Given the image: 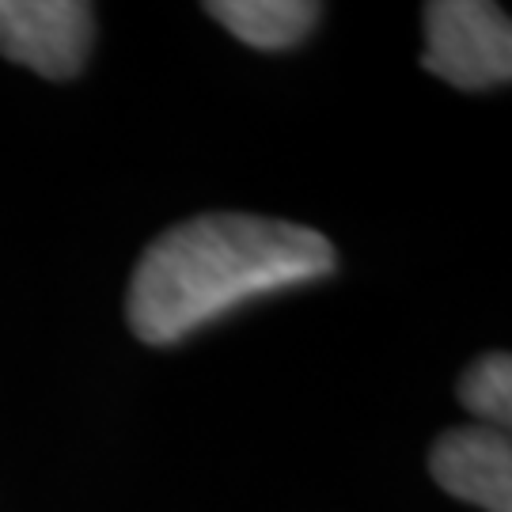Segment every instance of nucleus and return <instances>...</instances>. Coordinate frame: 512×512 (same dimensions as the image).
I'll use <instances>...</instances> for the list:
<instances>
[{
	"label": "nucleus",
	"instance_id": "obj_1",
	"mask_svg": "<svg viewBox=\"0 0 512 512\" xmlns=\"http://www.w3.org/2000/svg\"><path fill=\"white\" fill-rule=\"evenodd\" d=\"M330 239L293 220L205 213L152 239L129 277V330L171 346L243 300L334 274Z\"/></svg>",
	"mask_w": 512,
	"mask_h": 512
},
{
	"label": "nucleus",
	"instance_id": "obj_2",
	"mask_svg": "<svg viewBox=\"0 0 512 512\" xmlns=\"http://www.w3.org/2000/svg\"><path fill=\"white\" fill-rule=\"evenodd\" d=\"M421 65L463 92L509 84L512 23L505 8L486 0H433L425 4Z\"/></svg>",
	"mask_w": 512,
	"mask_h": 512
},
{
	"label": "nucleus",
	"instance_id": "obj_3",
	"mask_svg": "<svg viewBox=\"0 0 512 512\" xmlns=\"http://www.w3.org/2000/svg\"><path fill=\"white\" fill-rule=\"evenodd\" d=\"M92 38L95 8L84 0H0V54L38 76H76Z\"/></svg>",
	"mask_w": 512,
	"mask_h": 512
},
{
	"label": "nucleus",
	"instance_id": "obj_4",
	"mask_svg": "<svg viewBox=\"0 0 512 512\" xmlns=\"http://www.w3.org/2000/svg\"><path fill=\"white\" fill-rule=\"evenodd\" d=\"M440 490L486 512H512V444L505 429H448L429 452Z\"/></svg>",
	"mask_w": 512,
	"mask_h": 512
},
{
	"label": "nucleus",
	"instance_id": "obj_5",
	"mask_svg": "<svg viewBox=\"0 0 512 512\" xmlns=\"http://www.w3.org/2000/svg\"><path fill=\"white\" fill-rule=\"evenodd\" d=\"M205 12L255 50H289L304 42L323 16L311 0H209Z\"/></svg>",
	"mask_w": 512,
	"mask_h": 512
},
{
	"label": "nucleus",
	"instance_id": "obj_6",
	"mask_svg": "<svg viewBox=\"0 0 512 512\" xmlns=\"http://www.w3.org/2000/svg\"><path fill=\"white\" fill-rule=\"evenodd\" d=\"M459 403L475 410L490 429H509L512 421V357L486 353L459 376Z\"/></svg>",
	"mask_w": 512,
	"mask_h": 512
}]
</instances>
